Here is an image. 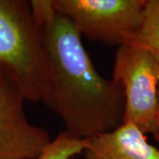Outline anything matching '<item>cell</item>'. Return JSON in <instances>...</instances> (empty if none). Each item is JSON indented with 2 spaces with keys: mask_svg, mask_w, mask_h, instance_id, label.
Masks as SVG:
<instances>
[{
  "mask_svg": "<svg viewBox=\"0 0 159 159\" xmlns=\"http://www.w3.org/2000/svg\"><path fill=\"white\" fill-rule=\"evenodd\" d=\"M32 12L49 55L51 91L43 102L61 119L69 136L85 140L123 123L125 96L112 78L97 72L68 19L52 0L30 1Z\"/></svg>",
  "mask_w": 159,
  "mask_h": 159,
  "instance_id": "6da1fadb",
  "label": "cell"
},
{
  "mask_svg": "<svg viewBox=\"0 0 159 159\" xmlns=\"http://www.w3.org/2000/svg\"><path fill=\"white\" fill-rule=\"evenodd\" d=\"M0 73L26 101L43 102L51 91V62L30 1L0 0Z\"/></svg>",
  "mask_w": 159,
  "mask_h": 159,
  "instance_id": "7a4b0ae2",
  "label": "cell"
},
{
  "mask_svg": "<svg viewBox=\"0 0 159 159\" xmlns=\"http://www.w3.org/2000/svg\"><path fill=\"white\" fill-rule=\"evenodd\" d=\"M157 57L134 41L118 47L112 79L124 91L123 123H133L144 134H157L158 111Z\"/></svg>",
  "mask_w": 159,
  "mask_h": 159,
  "instance_id": "3957f363",
  "label": "cell"
},
{
  "mask_svg": "<svg viewBox=\"0 0 159 159\" xmlns=\"http://www.w3.org/2000/svg\"><path fill=\"white\" fill-rule=\"evenodd\" d=\"M147 0H52L89 41L118 47L129 43L141 29Z\"/></svg>",
  "mask_w": 159,
  "mask_h": 159,
  "instance_id": "277c9868",
  "label": "cell"
},
{
  "mask_svg": "<svg viewBox=\"0 0 159 159\" xmlns=\"http://www.w3.org/2000/svg\"><path fill=\"white\" fill-rule=\"evenodd\" d=\"M24 101L0 73V159H36L52 141L45 129L29 122Z\"/></svg>",
  "mask_w": 159,
  "mask_h": 159,
  "instance_id": "5b68a950",
  "label": "cell"
},
{
  "mask_svg": "<svg viewBox=\"0 0 159 159\" xmlns=\"http://www.w3.org/2000/svg\"><path fill=\"white\" fill-rule=\"evenodd\" d=\"M82 153L85 159H159L158 148L133 123L89 138Z\"/></svg>",
  "mask_w": 159,
  "mask_h": 159,
  "instance_id": "8992f818",
  "label": "cell"
},
{
  "mask_svg": "<svg viewBox=\"0 0 159 159\" xmlns=\"http://www.w3.org/2000/svg\"><path fill=\"white\" fill-rule=\"evenodd\" d=\"M146 47L159 60V0H147L141 29L132 40Z\"/></svg>",
  "mask_w": 159,
  "mask_h": 159,
  "instance_id": "52a82bcc",
  "label": "cell"
},
{
  "mask_svg": "<svg viewBox=\"0 0 159 159\" xmlns=\"http://www.w3.org/2000/svg\"><path fill=\"white\" fill-rule=\"evenodd\" d=\"M87 143L88 139H75L62 131L36 159H71L75 157L76 155L82 153Z\"/></svg>",
  "mask_w": 159,
  "mask_h": 159,
  "instance_id": "ba28073f",
  "label": "cell"
},
{
  "mask_svg": "<svg viewBox=\"0 0 159 159\" xmlns=\"http://www.w3.org/2000/svg\"><path fill=\"white\" fill-rule=\"evenodd\" d=\"M157 133H159V68H158V111H157Z\"/></svg>",
  "mask_w": 159,
  "mask_h": 159,
  "instance_id": "9c48e42d",
  "label": "cell"
},
{
  "mask_svg": "<svg viewBox=\"0 0 159 159\" xmlns=\"http://www.w3.org/2000/svg\"><path fill=\"white\" fill-rule=\"evenodd\" d=\"M154 137H155V139H156V141L159 143V133H157V134H154Z\"/></svg>",
  "mask_w": 159,
  "mask_h": 159,
  "instance_id": "30bf717a",
  "label": "cell"
},
{
  "mask_svg": "<svg viewBox=\"0 0 159 159\" xmlns=\"http://www.w3.org/2000/svg\"><path fill=\"white\" fill-rule=\"evenodd\" d=\"M71 159H75V157H73V158H71Z\"/></svg>",
  "mask_w": 159,
  "mask_h": 159,
  "instance_id": "8fae6325",
  "label": "cell"
}]
</instances>
